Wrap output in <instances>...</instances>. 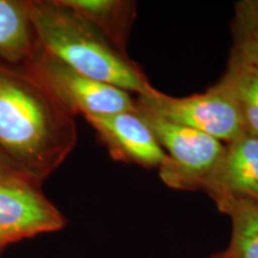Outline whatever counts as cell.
Returning <instances> with one entry per match:
<instances>
[{
	"instance_id": "obj_1",
	"label": "cell",
	"mask_w": 258,
	"mask_h": 258,
	"mask_svg": "<svg viewBox=\"0 0 258 258\" xmlns=\"http://www.w3.org/2000/svg\"><path fill=\"white\" fill-rule=\"evenodd\" d=\"M77 144L74 116L23 67L0 61V153L41 185Z\"/></svg>"
},
{
	"instance_id": "obj_2",
	"label": "cell",
	"mask_w": 258,
	"mask_h": 258,
	"mask_svg": "<svg viewBox=\"0 0 258 258\" xmlns=\"http://www.w3.org/2000/svg\"><path fill=\"white\" fill-rule=\"evenodd\" d=\"M25 6L38 44L71 69L138 96L154 89L133 61L60 0L25 2Z\"/></svg>"
},
{
	"instance_id": "obj_3",
	"label": "cell",
	"mask_w": 258,
	"mask_h": 258,
	"mask_svg": "<svg viewBox=\"0 0 258 258\" xmlns=\"http://www.w3.org/2000/svg\"><path fill=\"white\" fill-rule=\"evenodd\" d=\"M23 69L73 116L137 111L131 93L77 72L40 44Z\"/></svg>"
},
{
	"instance_id": "obj_4",
	"label": "cell",
	"mask_w": 258,
	"mask_h": 258,
	"mask_svg": "<svg viewBox=\"0 0 258 258\" xmlns=\"http://www.w3.org/2000/svg\"><path fill=\"white\" fill-rule=\"evenodd\" d=\"M139 109L183 127L201 132L225 145L246 134L233 98L215 84L199 95L171 97L153 89L135 98Z\"/></svg>"
},
{
	"instance_id": "obj_5",
	"label": "cell",
	"mask_w": 258,
	"mask_h": 258,
	"mask_svg": "<svg viewBox=\"0 0 258 258\" xmlns=\"http://www.w3.org/2000/svg\"><path fill=\"white\" fill-rule=\"evenodd\" d=\"M167 159L159 167L160 178L173 189L191 190L202 188L203 182L218 165L226 145L217 139L165 121L137 108Z\"/></svg>"
},
{
	"instance_id": "obj_6",
	"label": "cell",
	"mask_w": 258,
	"mask_h": 258,
	"mask_svg": "<svg viewBox=\"0 0 258 258\" xmlns=\"http://www.w3.org/2000/svg\"><path fill=\"white\" fill-rule=\"evenodd\" d=\"M64 226L63 215L40 185L23 177L0 176V237L9 245Z\"/></svg>"
},
{
	"instance_id": "obj_7",
	"label": "cell",
	"mask_w": 258,
	"mask_h": 258,
	"mask_svg": "<svg viewBox=\"0 0 258 258\" xmlns=\"http://www.w3.org/2000/svg\"><path fill=\"white\" fill-rule=\"evenodd\" d=\"M84 117L92 125L114 159L147 169H159L166 161V153L138 111Z\"/></svg>"
},
{
	"instance_id": "obj_8",
	"label": "cell",
	"mask_w": 258,
	"mask_h": 258,
	"mask_svg": "<svg viewBox=\"0 0 258 258\" xmlns=\"http://www.w3.org/2000/svg\"><path fill=\"white\" fill-rule=\"evenodd\" d=\"M201 189L215 202L234 199L258 201V137L246 133L226 145Z\"/></svg>"
},
{
	"instance_id": "obj_9",
	"label": "cell",
	"mask_w": 258,
	"mask_h": 258,
	"mask_svg": "<svg viewBox=\"0 0 258 258\" xmlns=\"http://www.w3.org/2000/svg\"><path fill=\"white\" fill-rule=\"evenodd\" d=\"M37 47L25 2L0 0V61L23 67Z\"/></svg>"
},
{
	"instance_id": "obj_10",
	"label": "cell",
	"mask_w": 258,
	"mask_h": 258,
	"mask_svg": "<svg viewBox=\"0 0 258 258\" xmlns=\"http://www.w3.org/2000/svg\"><path fill=\"white\" fill-rule=\"evenodd\" d=\"M98 29L118 50L125 43L135 18V3L122 0H60Z\"/></svg>"
},
{
	"instance_id": "obj_11",
	"label": "cell",
	"mask_w": 258,
	"mask_h": 258,
	"mask_svg": "<svg viewBox=\"0 0 258 258\" xmlns=\"http://www.w3.org/2000/svg\"><path fill=\"white\" fill-rule=\"evenodd\" d=\"M217 85L233 98L246 133L258 137V66L232 53L227 70Z\"/></svg>"
},
{
	"instance_id": "obj_12",
	"label": "cell",
	"mask_w": 258,
	"mask_h": 258,
	"mask_svg": "<svg viewBox=\"0 0 258 258\" xmlns=\"http://www.w3.org/2000/svg\"><path fill=\"white\" fill-rule=\"evenodd\" d=\"M219 209L231 218L232 238L226 258H258V201L222 200Z\"/></svg>"
},
{
	"instance_id": "obj_13",
	"label": "cell",
	"mask_w": 258,
	"mask_h": 258,
	"mask_svg": "<svg viewBox=\"0 0 258 258\" xmlns=\"http://www.w3.org/2000/svg\"><path fill=\"white\" fill-rule=\"evenodd\" d=\"M234 9L232 53L258 66V0H243Z\"/></svg>"
},
{
	"instance_id": "obj_14",
	"label": "cell",
	"mask_w": 258,
	"mask_h": 258,
	"mask_svg": "<svg viewBox=\"0 0 258 258\" xmlns=\"http://www.w3.org/2000/svg\"><path fill=\"white\" fill-rule=\"evenodd\" d=\"M0 176H16V177H23L21 176L17 171L14 170L10 164L6 161V159L3 157V154L0 153ZM24 178V177H23Z\"/></svg>"
},
{
	"instance_id": "obj_15",
	"label": "cell",
	"mask_w": 258,
	"mask_h": 258,
	"mask_svg": "<svg viewBox=\"0 0 258 258\" xmlns=\"http://www.w3.org/2000/svg\"><path fill=\"white\" fill-rule=\"evenodd\" d=\"M8 243H6V241L4 240V239H3V238L2 237H0V253H2L3 252V250H4L5 249V247L6 246H8Z\"/></svg>"
},
{
	"instance_id": "obj_16",
	"label": "cell",
	"mask_w": 258,
	"mask_h": 258,
	"mask_svg": "<svg viewBox=\"0 0 258 258\" xmlns=\"http://www.w3.org/2000/svg\"><path fill=\"white\" fill-rule=\"evenodd\" d=\"M212 258H226V256H225V252H222V253L217 254V256H214V257H212Z\"/></svg>"
}]
</instances>
